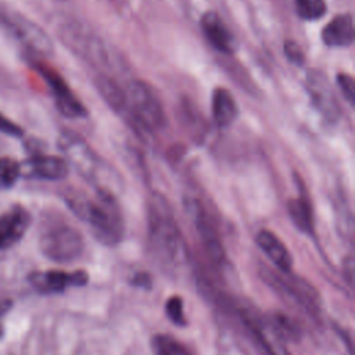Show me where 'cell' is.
Returning <instances> with one entry per match:
<instances>
[{"label":"cell","instance_id":"6da1fadb","mask_svg":"<svg viewBox=\"0 0 355 355\" xmlns=\"http://www.w3.org/2000/svg\"><path fill=\"white\" fill-rule=\"evenodd\" d=\"M69 204L92 226L94 236L100 241L115 244L121 240L123 230L122 214L112 191L97 189L94 198L75 197Z\"/></svg>","mask_w":355,"mask_h":355},{"label":"cell","instance_id":"7a4b0ae2","mask_svg":"<svg viewBox=\"0 0 355 355\" xmlns=\"http://www.w3.org/2000/svg\"><path fill=\"white\" fill-rule=\"evenodd\" d=\"M58 146L64 153L67 162H71L86 180L96 184L97 189L112 191L118 175L114 173L112 168L104 162L83 139L72 132H64L60 136Z\"/></svg>","mask_w":355,"mask_h":355},{"label":"cell","instance_id":"3957f363","mask_svg":"<svg viewBox=\"0 0 355 355\" xmlns=\"http://www.w3.org/2000/svg\"><path fill=\"white\" fill-rule=\"evenodd\" d=\"M123 112L147 132L158 130L165 123L162 103L157 92L144 80H132L123 90Z\"/></svg>","mask_w":355,"mask_h":355},{"label":"cell","instance_id":"277c9868","mask_svg":"<svg viewBox=\"0 0 355 355\" xmlns=\"http://www.w3.org/2000/svg\"><path fill=\"white\" fill-rule=\"evenodd\" d=\"M0 25L32 55L49 57L53 54L54 44L47 32L11 7L0 6Z\"/></svg>","mask_w":355,"mask_h":355},{"label":"cell","instance_id":"5b68a950","mask_svg":"<svg viewBox=\"0 0 355 355\" xmlns=\"http://www.w3.org/2000/svg\"><path fill=\"white\" fill-rule=\"evenodd\" d=\"M150 230L153 241L158 250L175 259H179V257L183 255L184 245L182 236L168 204L159 196H154L150 205Z\"/></svg>","mask_w":355,"mask_h":355},{"label":"cell","instance_id":"8992f818","mask_svg":"<svg viewBox=\"0 0 355 355\" xmlns=\"http://www.w3.org/2000/svg\"><path fill=\"white\" fill-rule=\"evenodd\" d=\"M65 44L82 58L98 68H112V57L104 43L87 26L79 22H68L61 28Z\"/></svg>","mask_w":355,"mask_h":355},{"label":"cell","instance_id":"52a82bcc","mask_svg":"<svg viewBox=\"0 0 355 355\" xmlns=\"http://www.w3.org/2000/svg\"><path fill=\"white\" fill-rule=\"evenodd\" d=\"M40 250L51 261L71 262L83 251V239L69 226H55L40 237Z\"/></svg>","mask_w":355,"mask_h":355},{"label":"cell","instance_id":"ba28073f","mask_svg":"<svg viewBox=\"0 0 355 355\" xmlns=\"http://www.w3.org/2000/svg\"><path fill=\"white\" fill-rule=\"evenodd\" d=\"M305 85L311 101L319 114L330 123L337 122L341 115V110L329 78L322 71L311 69L306 73Z\"/></svg>","mask_w":355,"mask_h":355},{"label":"cell","instance_id":"9c48e42d","mask_svg":"<svg viewBox=\"0 0 355 355\" xmlns=\"http://www.w3.org/2000/svg\"><path fill=\"white\" fill-rule=\"evenodd\" d=\"M35 68L42 75V78L46 80L47 86L50 87L55 107L58 111L67 116V118H83L86 116L87 111L83 107V104L79 101V98L72 93L69 86L65 83V80L51 68L36 62Z\"/></svg>","mask_w":355,"mask_h":355},{"label":"cell","instance_id":"30bf717a","mask_svg":"<svg viewBox=\"0 0 355 355\" xmlns=\"http://www.w3.org/2000/svg\"><path fill=\"white\" fill-rule=\"evenodd\" d=\"M68 171L65 158L50 154H35L21 165V175L42 180H61L68 176Z\"/></svg>","mask_w":355,"mask_h":355},{"label":"cell","instance_id":"8fae6325","mask_svg":"<svg viewBox=\"0 0 355 355\" xmlns=\"http://www.w3.org/2000/svg\"><path fill=\"white\" fill-rule=\"evenodd\" d=\"M201 29L208 43L222 54H232L236 50V39L222 17L215 11H207L201 17Z\"/></svg>","mask_w":355,"mask_h":355},{"label":"cell","instance_id":"7c38bea8","mask_svg":"<svg viewBox=\"0 0 355 355\" xmlns=\"http://www.w3.org/2000/svg\"><path fill=\"white\" fill-rule=\"evenodd\" d=\"M87 282L85 272H62V270H46L35 272L29 275V283L40 293H60L69 286H82Z\"/></svg>","mask_w":355,"mask_h":355},{"label":"cell","instance_id":"4fadbf2b","mask_svg":"<svg viewBox=\"0 0 355 355\" xmlns=\"http://www.w3.org/2000/svg\"><path fill=\"white\" fill-rule=\"evenodd\" d=\"M31 223L29 212L21 207L14 205L11 209L0 215V251L17 244L25 234Z\"/></svg>","mask_w":355,"mask_h":355},{"label":"cell","instance_id":"5bb4252c","mask_svg":"<svg viewBox=\"0 0 355 355\" xmlns=\"http://www.w3.org/2000/svg\"><path fill=\"white\" fill-rule=\"evenodd\" d=\"M322 40L329 47H348L354 43V18L349 12L336 15L322 31Z\"/></svg>","mask_w":355,"mask_h":355},{"label":"cell","instance_id":"9a60e30c","mask_svg":"<svg viewBox=\"0 0 355 355\" xmlns=\"http://www.w3.org/2000/svg\"><path fill=\"white\" fill-rule=\"evenodd\" d=\"M211 108H212L214 122L219 128L230 126L239 115L237 103H236L233 94L225 87H218L214 90L212 100H211Z\"/></svg>","mask_w":355,"mask_h":355},{"label":"cell","instance_id":"2e32d148","mask_svg":"<svg viewBox=\"0 0 355 355\" xmlns=\"http://www.w3.org/2000/svg\"><path fill=\"white\" fill-rule=\"evenodd\" d=\"M257 244L280 270L286 273L290 270L291 255L277 236L269 230H261L257 234Z\"/></svg>","mask_w":355,"mask_h":355},{"label":"cell","instance_id":"e0dca14e","mask_svg":"<svg viewBox=\"0 0 355 355\" xmlns=\"http://www.w3.org/2000/svg\"><path fill=\"white\" fill-rule=\"evenodd\" d=\"M243 319L262 355H290V352L277 340L272 338L266 333L257 319L250 316H244Z\"/></svg>","mask_w":355,"mask_h":355},{"label":"cell","instance_id":"ac0fdd59","mask_svg":"<svg viewBox=\"0 0 355 355\" xmlns=\"http://www.w3.org/2000/svg\"><path fill=\"white\" fill-rule=\"evenodd\" d=\"M288 208V214L291 220L294 222V225L305 232V233H311L312 232V212H311V204L309 200L306 198V196L304 193H301V196L291 198L287 204Z\"/></svg>","mask_w":355,"mask_h":355},{"label":"cell","instance_id":"d6986e66","mask_svg":"<svg viewBox=\"0 0 355 355\" xmlns=\"http://www.w3.org/2000/svg\"><path fill=\"white\" fill-rule=\"evenodd\" d=\"M295 12L305 21H318L327 11L326 0H294Z\"/></svg>","mask_w":355,"mask_h":355},{"label":"cell","instance_id":"ffe728a7","mask_svg":"<svg viewBox=\"0 0 355 355\" xmlns=\"http://www.w3.org/2000/svg\"><path fill=\"white\" fill-rule=\"evenodd\" d=\"M154 355H190L187 348L169 336H155L153 340Z\"/></svg>","mask_w":355,"mask_h":355},{"label":"cell","instance_id":"44dd1931","mask_svg":"<svg viewBox=\"0 0 355 355\" xmlns=\"http://www.w3.org/2000/svg\"><path fill=\"white\" fill-rule=\"evenodd\" d=\"M21 176V164L11 157H0V187H12Z\"/></svg>","mask_w":355,"mask_h":355},{"label":"cell","instance_id":"7402d4cb","mask_svg":"<svg viewBox=\"0 0 355 355\" xmlns=\"http://www.w3.org/2000/svg\"><path fill=\"white\" fill-rule=\"evenodd\" d=\"M337 86L341 90L344 98L349 103L351 107L355 104V80L348 73H338L337 75Z\"/></svg>","mask_w":355,"mask_h":355},{"label":"cell","instance_id":"603a6c76","mask_svg":"<svg viewBox=\"0 0 355 355\" xmlns=\"http://www.w3.org/2000/svg\"><path fill=\"white\" fill-rule=\"evenodd\" d=\"M166 313L169 319L176 324H184L186 319L183 315V302L179 297H172L166 302Z\"/></svg>","mask_w":355,"mask_h":355},{"label":"cell","instance_id":"cb8c5ba5","mask_svg":"<svg viewBox=\"0 0 355 355\" xmlns=\"http://www.w3.org/2000/svg\"><path fill=\"white\" fill-rule=\"evenodd\" d=\"M284 55L291 64H295V65H302L305 60L300 44L294 40H287L284 43Z\"/></svg>","mask_w":355,"mask_h":355},{"label":"cell","instance_id":"d4e9b609","mask_svg":"<svg viewBox=\"0 0 355 355\" xmlns=\"http://www.w3.org/2000/svg\"><path fill=\"white\" fill-rule=\"evenodd\" d=\"M0 133L12 136V137H19L24 135V130L19 125H17L15 122H12L11 119H8L0 112Z\"/></svg>","mask_w":355,"mask_h":355},{"label":"cell","instance_id":"484cf974","mask_svg":"<svg viewBox=\"0 0 355 355\" xmlns=\"http://www.w3.org/2000/svg\"><path fill=\"white\" fill-rule=\"evenodd\" d=\"M12 302L10 300H0V338L4 334V326H3V318L7 315V312L11 309Z\"/></svg>","mask_w":355,"mask_h":355}]
</instances>
